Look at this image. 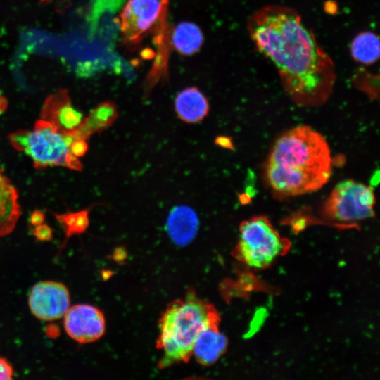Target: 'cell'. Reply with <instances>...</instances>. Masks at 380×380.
I'll return each instance as SVG.
<instances>
[{"mask_svg":"<svg viewBox=\"0 0 380 380\" xmlns=\"http://www.w3.org/2000/svg\"><path fill=\"white\" fill-rule=\"evenodd\" d=\"M247 27L258 51L275 65L295 104L319 106L329 99L336 81L335 63L296 10L264 6L251 15Z\"/></svg>","mask_w":380,"mask_h":380,"instance_id":"6da1fadb","label":"cell"},{"mask_svg":"<svg viewBox=\"0 0 380 380\" xmlns=\"http://www.w3.org/2000/svg\"><path fill=\"white\" fill-rule=\"evenodd\" d=\"M332 172L329 144L307 125L293 127L275 141L266 161L264 177L274 196L283 199L321 189Z\"/></svg>","mask_w":380,"mask_h":380,"instance_id":"7a4b0ae2","label":"cell"},{"mask_svg":"<svg viewBox=\"0 0 380 380\" xmlns=\"http://www.w3.org/2000/svg\"><path fill=\"white\" fill-rule=\"evenodd\" d=\"M218 323L219 315L215 308L194 292L170 303L159 322L156 343L157 348L162 352L159 367L187 362L201 332Z\"/></svg>","mask_w":380,"mask_h":380,"instance_id":"3957f363","label":"cell"},{"mask_svg":"<svg viewBox=\"0 0 380 380\" xmlns=\"http://www.w3.org/2000/svg\"><path fill=\"white\" fill-rule=\"evenodd\" d=\"M75 139L61 132L51 122L39 119L33 130H27L23 152L30 157L34 166L41 170L49 166H62L81 172L82 164L70 151Z\"/></svg>","mask_w":380,"mask_h":380,"instance_id":"277c9868","label":"cell"},{"mask_svg":"<svg viewBox=\"0 0 380 380\" xmlns=\"http://www.w3.org/2000/svg\"><path fill=\"white\" fill-rule=\"evenodd\" d=\"M286 241L264 216H255L239 227L237 254L248 267L260 270L270 266L286 248Z\"/></svg>","mask_w":380,"mask_h":380,"instance_id":"5b68a950","label":"cell"},{"mask_svg":"<svg viewBox=\"0 0 380 380\" xmlns=\"http://www.w3.org/2000/svg\"><path fill=\"white\" fill-rule=\"evenodd\" d=\"M373 189L359 182L347 179L337 184L322 205L324 217L341 224H352L374 215Z\"/></svg>","mask_w":380,"mask_h":380,"instance_id":"8992f818","label":"cell"},{"mask_svg":"<svg viewBox=\"0 0 380 380\" xmlns=\"http://www.w3.org/2000/svg\"><path fill=\"white\" fill-rule=\"evenodd\" d=\"M169 0H127L120 15L123 40L137 45L152 31L162 28Z\"/></svg>","mask_w":380,"mask_h":380,"instance_id":"52a82bcc","label":"cell"},{"mask_svg":"<svg viewBox=\"0 0 380 380\" xmlns=\"http://www.w3.org/2000/svg\"><path fill=\"white\" fill-rule=\"evenodd\" d=\"M70 293L63 284L55 281H39L30 292L28 304L31 312L39 319L56 320L70 308Z\"/></svg>","mask_w":380,"mask_h":380,"instance_id":"ba28073f","label":"cell"},{"mask_svg":"<svg viewBox=\"0 0 380 380\" xmlns=\"http://www.w3.org/2000/svg\"><path fill=\"white\" fill-rule=\"evenodd\" d=\"M64 317L68 335L80 343H89L99 339L106 329L105 317L97 308L88 304L75 305Z\"/></svg>","mask_w":380,"mask_h":380,"instance_id":"9c48e42d","label":"cell"},{"mask_svg":"<svg viewBox=\"0 0 380 380\" xmlns=\"http://www.w3.org/2000/svg\"><path fill=\"white\" fill-rule=\"evenodd\" d=\"M40 117L65 134L75 130L84 119L82 113L73 107L68 91L63 89L50 94L46 99Z\"/></svg>","mask_w":380,"mask_h":380,"instance_id":"30bf717a","label":"cell"},{"mask_svg":"<svg viewBox=\"0 0 380 380\" xmlns=\"http://www.w3.org/2000/svg\"><path fill=\"white\" fill-rule=\"evenodd\" d=\"M198 224V216L191 208L179 205L170 211L166 222V229L175 244L185 246L195 237Z\"/></svg>","mask_w":380,"mask_h":380,"instance_id":"8fae6325","label":"cell"},{"mask_svg":"<svg viewBox=\"0 0 380 380\" xmlns=\"http://www.w3.org/2000/svg\"><path fill=\"white\" fill-rule=\"evenodd\" d=\"M175 110L184 122L196 124L208 115L210 105L205 96L198 88L191 87L184 89L177 95Z\"/></svg>","mask_w":380,"mask_h":380,"instance_id":"7c38bea8","label":"cell"},{"mask_svg":"<svg viewBox=\"0 0 380 380\" xmlns=\"http://www.w3.org/2000/svg\"><path fill=\"white\" fill-rule=\"evenodd\" d=\"M228 346L227 336L220 331L218 324L203 329L198 336L193 355L197 362L208 366L216 362L225 353Z\"/></svg>","mask_w":380,"mask_h":380,"instance_id":"4fadbf2b","label":"cell"},{"mask_svg":"<svg viewBox=\"0 0 380 380\" xmlns=\"http://www.w3.org/2000/svg\"><path fill=\"white\" fill-rule=\"evenodd\" d=\"M20 215L18 191L0 167V237L13 232Z\"/></svg>","mask_w":380,"mask_h":380,"instance_id":"5bb4252c","label":"cell"},{"mask_svg":"<svg viewBox=\"0 0 380 380\" xmlns=\"http://www.w3.org/2000/svg\"><path fill=\"white\" fill-rule=\"evenodd\" d=\"M118 117L115 104L105 101L98 104L89 114L84 118L80 125L69 134L75 139L87 140L95 133H100L111 126Z\"/></svg>","mask_w":380,"mask_h":380,"instance_id":"9a60e30c","label":"cell"},{"mask_svg":"<svg viewBox=\"0 0 380 380\" xmlns=\"http://www.w3.org/2000/svg\"><path fill=\"white\" fill-rule=\"evenodd\" d=\"M172 46L182 55L190 56L198 52L203 43V34L194 23L182 22L172 30Z\"/></svg>","mask_w":380,"mask_h":380,"instance_id":"2e32d148","label":"cell"},{"mask_svg":"<svg viewBox=\"0 0 380 380\" xmlns=\"http://www.w3.org/2000/svg\"><path fill=\"white\" fill-rule=\"evenodd\" d=\"M352 58L363 65L375 63L380 54L378 36L371 31H364L357 34L350 44Z\"/></svg>","mask_w":380,"mask_h":380,"instance_id":"e0dca14e","label":"cell"},{"mask_svg":"<svg viewBox=\"0 0 380 380\" xmlns=\"http://www.w3.org/2000/svg\"><path fill=\"white\" fill-rule=\"evenodd\" d=\"M89 209L77 212H68L63 214L55 215V217L63 228L66 240L73 234L83 233L89 224Z\"/></svg>","mask_w":380,"mask_h":380,"instance_id":"ac0fdd59","label":"cell"},{"mask_svg":"<svg viewBox=\"0 0 380 380\" xmlns=\"http://www.w3.org/2000/svg\"><path fill=\"white\" fill-rule=\"evenodd\" d=\"M70 153L77 158L84 156L89 148L87 140L77 139H74L70 145Z\"/></svg>","mask_w":380,"mask_h":380,"instance_id":"d6986e66","label":"cell"},{"mask_svg":"<svg viewBox=\"0 0 380 380\" xmlns=\"http://www.w3.org/2000/svg\"><path fill=\"white\" fill-rule=\"evenodd\" d=\"M32 234L39 241H49L52 239L53 231L49 226L42 223L39 225L35 226V227L32 229Z\"/></svg>","mask_w":380,"mask_h":380,"instance_id":"ffe728a7","label":"cell"},{"mask_svg":"<svg viewBox=\"0 0 380 380\" xmlns=\"http://www.w3.org/2000/svg\"><path fill=\"white\" fill-rule=\"evenodd\" d=\"M13 375V369L11 365L6 359L0 357V379H12Z\"/></svg>","mask_w":380,"mask_h":380,"instance_id":"44dd1931","label":"cell"},{"mask_svg":"<svg viewBox=\"0 0 380 380\" xmlns=\"http://www.w3.org/2000/svg\"><path fill=\"white\" fill-rule=\"evenodd\" d=\"M45 220V213L40 210H34L30 217V222L32 225L37 226L44 223Z\"/></svg>","mask_w":380,"mask_h":380,"instance_id":"7402d4cb","label":"cell"},{"mask_svg":"<svg viewBox=\"0 0 380 380\" xmlns=\"http://www.w3.org/2000/svg\"><path fill=\"white\" fill-rule=\"evenodd\" d=\"M215 143L216 145L228 149H233V144L231 138L225 136H220L215 138Z\"/></svg>","mask_w":380,"mask_h":380,"instance_id":"603a6c76","label":"cell"},{"mask_svg":"<svg viewBox=\"0 0 380 380\" xmlns=\"http://www.w3.org/2000/svg\"><path fill=\"white\" fill-rule=\"evenodd\" d=\"M8 103L6 97L0 95V115L6 112L8 108Z\"/></svg>","mask_w":380,"mask_h":380,"instance_id":"cb8c5ba5","label":"cell"}]
</instances>
